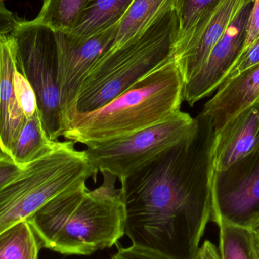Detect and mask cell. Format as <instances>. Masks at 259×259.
<instances>
[{"instance_id":"1","label":"cell","mask_w":259,"mask_h":259,"mask_svg":"<svg viewBox=\"0 0 259 259\" xmlns=\"http://www.w3.org/2000/svg\"><path fill=\"white\" fill-rule=\"evenodd\" d=\"M192 137L121 180L124 235L174 259H197L211 220L214 129L201 112Z\"/></svg>"},{"instance_id":"2","label":"cell","mask_w":259,"mask_h":259,"mask_svg":"<svg viewBox=\"0 0 259 259\" xmlns=\"http://www.w3.org/2000/svg\"><path fill=\"white\" fill-rule=\"evenodd\" d=\"M103 175L100 187L69 189L27 219L41 245L62 255H91L124 235V205L116 177Z\"/></svg>"},{"instance_id":"3","label":"cell","mask_w":259,"mask_h":259,"mask_svg":"<svg viewBox=\"0 0 259 259\" xmlns=\"http://www.w3.org/2000/svg\"><path fill=\"white\" fill-rule=\"evenodd\" d=\"M184 86L172 58L102 107L71 115L62 137L88 147L155 125L181 111Z\"/></svg>"},{"instance_id":"4","label":"cell","mask_w":259,"mask_h":259,"mask_svg":"<svg viewBox=\"0 0 259 259\" xmlns=\"http://www.w3.org/2000/svg\"><path fill=\"white\" fill-rule=\"evenodd\" d=\"M180 33L175 8L146 30L102 56L87 74L65 118L102 107L163 62L174 58Z\"/></svg>"},{"instance_id":"5","label":"cell","mask_w":259,"mask_h":259,"mask_svg":"<svg viewBox=\"0 0 259 259\" xmlns=\"http://www.w3.org/2000/svg\"><path fill=\"white\" fill-rule=\"evenodd\" d=\"M58 141L0 188V233L27 220L53 198L94 177L84 151Z\"/></svg>"},{"instance_id":"6","label":"cell","mask_w":259,"mask_h":259,"mask_svg":"<svg viewBox=\"0 0 259 259\" xmlns=\"http://www.w3.org/2000/svg\"><path fill=\"white\" fill-rule=\"evenodd\" d=\"M15 62L34 91L38 113L53 141L63 136L56 30L32 21L20 22L10 35Z\"/></svg>"},{"instance_id":"7","label":"cell","mask_w":259,"mask_h":259,"mask_svg":"<svg viewBox=\"0 0 259 259\" xmlns=\"http://www.w3.org/2000/svg\"><path fill=\"white\" fill-rule=\"evenodd\" d=\"M197 118L179 112L151 127L84 149L94 178L109 173L119 179L137 173L194 134Z\"/></svg>"},{"instance_id":"8","label":"cell","mask_w":259,"mask_h":259,"mask_svg":"<svg viewBox=\"0 0 259 259\" xmlns=\"http://www.w3.org/2000/svg\"><path fill=\"white\" fill-rule=\"evenodd\" d=\"M259 220V149L213 171L210 222L252 228Z\"/></svg>"},{"instance_id":"9","label":"cell","mask_w":259,"mask_h":259,"mask_svg":"<svg viewBox=\"0 0 259 259\" xmlns=\"http://www.w3.org/2000/svg\"><path fill=\"white\" fill-rule=\"evenodd\" d=\"M118 25L89 36L56 30L63 127L87 74L94 64L112 49Z\"/></svg>"},{"instance_id":"10","label":"cell","mask_w":259,"mask_h":259,"mask_svg":"<svg viewBox=\"0 0 259 259\" xmlns=\"http://www.w3.org/2000/svg\"><path fill=\"white\" fill-rule=\"evenodd\" d=\"M252 4L243 9L213 47L202 68L186 83L183 99L190 106L217 91L225 74L241 53Z\"/></svg>"},{"instance_id":"11","label":"cell","mask_w":259,"mask_h":259,"mask_svg":"<svg viewBox=\"0 0 259 259\" xmlns=\"http://www.w3.org/2000/svg\"><path fill=\"white\" fill-rule=\"evenodd\" d=\"M254 0H220L200 23L175 61L186 83L202 68L213 47L243 9Z\"/></svg>"},{"instance_id":"12","label":"cell","mask_w":259,"mask_h":259,"mask_svg":"<svg viewBox=\"0 0 259 259\" xmlns=\"http://www.w3.org/2000/svg\"><path fill=\"white\" fill-rule=\"evenodd\" d=\"M259 149V100L214 132V171H222Z\"/></svg>"},{"instance_id":"13","label":"cell","mask_w":259,"mask_h":259,"mask_svg":"<svg viewBox=\"0 0 259 259\" xmlns=\"http://www.w3.org/2000/svg\"><path fill=\"white\" fill-rule=\"evenodd\" d=\"M202 113L210 118L214 132L259 100V65L222 83Z\"/></svg>"},{"instance_id":"14","label":"cell","mask_w":259,"mask_h":259,"mask_svg":"<svg viewBox=\"0 0 259 259\" xmlns=\"http://www.w3.org/2000/svg\"><path fill=\"white\" fill-rule=\"evenodd\" d=\"M1 59L0 152L9 156L27 120L15 95L14 74L17 66L10 36L2 39Z\"/></svg>"},{"instance_id":"15","label":"cell","mask_w":259,"mask_h":259,"mask_svg":"<svg viewBox=\"0 0 259 259\" xmlns=\"http://www.w3.org/2000/svg\"><path fill=\"white\" fill-rule=\"evenodd\" d=\"M176 0H133L118 25L112 49L116 50L146 30L160 15L175 7Z\"/></svg>"},{"instance_id":"16","label":"cell","mask_w":259,"mask_h":259,"mask_svg":"<svg viewBox=\"0 0 259 259\" xmlns=\"http://www.w3.org/2000/svg\"><path fill=\"white\" fill-rule=\"evenodd\" d=\"M133 0H91L71 33L89 36L119 24Z\"/></svg>"},{"instance_id":"17","label":"cell","mask_w":259,"mask_h":259,"mask_svg":"<svg viewBox=\"0 0 259 259\" xmlns=\"http://www.w3.org/2000/svg\"><path fill=\"white\" fill-rule=\"evenodd\" d=\"M57 142L49 138L36 112L26 121L9 156L17 165L24 168L50 152Z\"/></svg>"},{"instance_id":"18","label":"cell","mask_w":259,"mask_h":259,"mask_svg":"<svg viewBox=\"0 0 259 259\" xmlns=\"http://www.w3.org/2000/svg\"><path fill=\"white\" fill-rule=\"evenodd\" d=\"M218 226L221 259H259V243L252 228L226 223Z\"/></svg>"},{"instance_id":"19","label":"cell","mask_w":259,"mask_h":259,"mask_svg":"<svg viewBox=\"0 0 259 259\" xmlns=\"http://www.w3.org/2000/svg\"><path fill=\"white\" fill-rule=\"evenodd\" d=\"M41 246L27 220L0 233V259H37Z\"/></svg>"},{"instance_id":"20","label":"cell","mask_w":259,"mask_h":259,"mask_svg":"<svg viewBox=\"0 0 259 259\" xmlns=\"http://www.w3.org/2000/svg\"><path fill=\"white\" fill-rule=\"evenodd\" d=\"M91 0H42L33 21L56 31L71 32Z\"/></svg>"},{"instance_id":"21","label":"cell","mask_w":259,"mask_h":259,"mask_svg":"<svg viewBox=\"0 0 259 259\" xmlns=\"http://www.w3.org/2000/svg\"><path fill=\"white\" fill-rule=\"evenodd\" d=\"M219 1L220 0L175 1V10L179 21L180 33L174 58L185 47L198 26Z\"/></svg>"},{"instance_id":"22","label":"cell","mask_w":259,"mask_h":259,"mask_svg":"<svg viewBox=\"0 0 259 259\" xmlns=\"http://www.w3.org/2000/svg\"><path fill=\"white\" fill-rule=\"evenodd\" d=\"M14 88L17 100L26 118L27 119L31 118L38 112L36 95L33 88L18 68L14 74Z\"/></svg>"},{"instance_id":"23","label":"cell","mask_w":259,"mask_h":259,"mask_svg":"<svg viewBox=\"0 0 259 259\" xmlns=\"http://www.w3.org/2000/svg\"><path fill=\"white\" fill-rule=\"evenodd\" d=\"M258 65H259V39L239 55L235 62L225 74L221 84L229 81L241 73Z\"/></svg>"},{"instance_id":"24","label":"cell","mask_w":259,"mask_h":259,"mask_svg":"<svg viewBox=\"0 0 259 259\" xmlns=\"http://www.w3.org/2000/svg\"><path fill=\"white\" fill-rule=\"evenodd\" d=\"M111 259H174L147 248L132 246L127 248L120 247L118 252Z\"/></svg>"},{"instance_id":"25","label":"cell","mask_w":259,"mask_h":259,"mask_svg":"<svg viewBox=\"0 0 259 259\" xmlns=\"http://www.w3.org/2000/svg\"><path fill=\"white\" fill-rule=\"evenodd\" d=\"M259 39V0H254L248 18L242 52L249 48Z\"/></svg>"},{"instance_id":"26","label":"cell","mask_w":259,"mask_h":259,"mask_svg":"<svg viewBox=\"0 0 259 259\" xmlns=\"http://www.w3.org/2000/svg\"><path fill=\"white\" fill-rule=\"evenodd\" d=\"M20 21L0 0V38L10 36L19 25Z\"/></svg>"},{"instance_id":"27","label":"cell","mask_w":259,"mask_h":259,"mask_svg":"<svg viewBox=\"0 0 259 259\" xmlns=\"http://www.w3.org/2000/svg\"><path fill=\"white\" fill-rule=\"evenodd\" d=\"M24 168L17 165L10 156L0 152V188L21 173Z\"/></svg>"},{"instance_id":"28","label":"cell","mask_w":259,"mask_h":259,"mask_svg":"<svg viewBox=\"0 0 259 259\" xmlns=\"http://www.w3.org/2000/svg\"><path fill=\"white\" fill-rule=\"evenodd\" d=\"M197 259H221L217 247L209 240H205L199 249Z\"/></svg>"},{"instance_id":"29","label":"cell","mask_w":259,"mask_h":259,"mask_svg":"<svg viewBox=\"0 0 259 259\" xmlns=\"http://www.w3.org/2000/svg\"><path fill=\"white\" fill-rule=\"evenodd\" d=\"M252 230H253L254 232H255V235H256L257 239H258V241L259 243V220L256 222L255 225L252 227Z\"/></svg>"},{"instance_id":"30","label":"cell","mask_w":259,"mask_h":259,"mask_svg":"<svg viewBox=\"0 0 259 259\" xmlns=\"http://www.w3.org/2000/svg\"><path fill=\"white\" fill-rule=\"evenodd\" d=\"M3 38H0V74H1V69H2L1 40H2V39H3Z\"/></svg>"}]
</instances>
